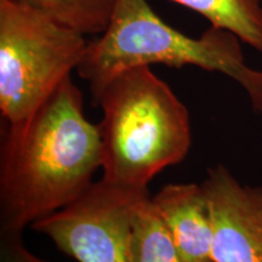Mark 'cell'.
I'll return each instance as SVG.
<instances>
[{
  "label": "cell",
  "instance_id": "ba28073f",
  "mask_svg": "<svg viewBox=\"0 0 262 262\" xmlns=\"http://www.w3.org/2000/svg\"><path fill=\"white\" fill-rule=\"evenodd\" d=\"M127 253L130 262H186L148 194L134 205Z\"/></svg>",
  "mask_w": 262,
  "mask_h": 262
},
{
  "label": "cell",
  "instance_id": "6da1fadb",
  "mask_svg": "<svg viewBox=\"0 0 262 262\" xmlns=\"http://www.w3.org/2000/svg\"><path fill=\"white\" fill-rule=\"evenodd\" d=\"M101 168L98 126L71 77L32 116L3 120L0 136V237H22L28 224L77 201Z\"/></svg>",
  "mask_w": 262,
  "mask_h": 262
},
{
  "label": "cell",
  "instance_id": "3957f363",
  "mask_svg": "<svg viewBox=\"0 0 262 262\" xmlns=\"http://www.w3.org/2000/svg\"><path fill=\"white\" fill-rule=\"evenodd\" d=\"M103 180L147 188L157 173L181 163L192 143L187 107L171 88L140 66L117 74L95 101Z\"/></svg>",
  "mask_w": 262,
  "mask_h": 262
},
{
  "label": "cell",
  "instance_id": "7a4b0ae2",
  "mask_svg": "<svg viewBox=\"0 0 262 262\" xmlns=\"http://www.w3.org/2000/svg\"><path fill=\"white\" fill-rule=\"evenodd\" d=\"M159 63L227 75L245 90L254 112L262 114V71L245 63L237 35L210 26L199 38L188 37L166 25L147 0H118L106 31L88 42L77 72L89 84L95 103L117 74Z\"/></svg>",
  "mask_w": 262,
  "mask_h": 262
},
{
  "label": "cell",
  "instance_id": "52a82bcc",
  "mask_svg": "<svg viewBox=\"0 0 262 262\" xmlns=\"http://www.w3.org/2000/svg\"><path fill=\"white\" fill-rule=\"evenodd\" d=\"M150 199L186 262H214L211 219L202 185L170 183Z\"/></svg>",
  "mask_w": 262,
  "mask_h": 262
},
{
  "label": "cell",
  "instance_id": "8992f818",
  "mask_svg": "<svg viewBox=\"0 0 262 262\" xmlns=\"http://www.w3.org/2000/svg\"><path fill=\"white\" fill-rule=\"evenodd\" d=\"M202 187L214 262H262V187L242 185L221 164L208 169Z\"/></svg>",
  "mask_w": 262,
  "mask_h": 262
},
{
  "label": "cell",
  "instance_id": "30bf717a",
  "mask_svg": "<svg viewBox=\"0 0 262 262\" xmlns=\"http://www.w3.org/2000/svg\"><path fill=\"white\" fill-rule=\"evenodd\" d=\"M83 35H101L118 0H11Z\"/></svg>",
  "mask_w": 262,
  "mask_h": 262
},
{
  "label": "cell",
  "instance_id": "277c9868",
  "mask_svg": "<svg viewBox=\"0 0 262 262\" xmlns=\"http://www.w3.org/2000/svg\"><path fill=\"white\" fill-rule=\"evenodd\" d=\"M85 35L34 10L0 0V113L17 123L32 116L71 72L88 47Z\"/></svg>",
  "mask_w": 262,
  "mask_h": 262
},
{
  "label": "cell",
  "instance_id": "9c48e42d",
  "mask_svg": "<svg viewBox=\"0 0 262 262\" xmlns=\"http://www.w3.org/2000/svg\"><path fill=\"white\" fill-rule=\"evenodd\" d=\"M262 54V0H171Z\"/></svg>",
  "mask_w": 262,
  "mask_h": 262
},
{
  "label": "cell",
  "instance_id": "5b68a950",
  "mask_svg": "<svg viewBox=\"0 0 262 262\" xmlns=\"http://www.w3.org/2000/svg\"><path fill=\"white\" fill-rule=\"evenodd\" d=\"M147 188L94 182L77 201L32 224L78 262H130L127 253L134 205Z\"/></svg>",
  "mask_w": 262,
  "mask_h": 262
}]
</instances>
